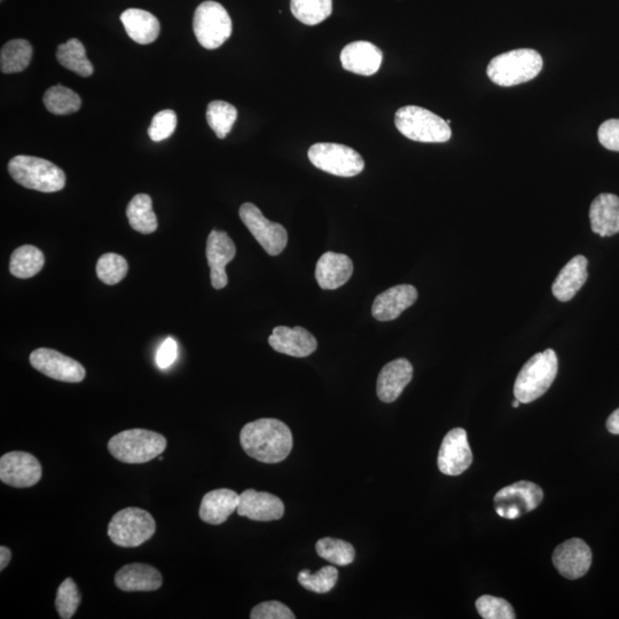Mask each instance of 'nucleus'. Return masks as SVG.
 <instances>
[{"label": "nucleus", "instance_id": "obj_1", "mask_svg": "<svg viewBox=\"0 0 619 619\" xmlns=\"http://www.w3.org/2000/svg\"><path fill=\"white\" fill-rule=\"evenodd\" d=\"M240 443L249 457L264 464H278L291 454L293 434L280 420L260 419L242 428Z\"/></svg>", "mask_w": 619, "mask_h": 619}, {"label": "nucleus", "instance_id": "obj_2", "mask_svg": "<svg viewBox=\"0 0 619 619\" xmlns=\"http://www.w3.org/2000/svg\"><path fill=\"white\" fill-rule=\"evenodd\" d=\"M558 356L552 349H547L531 357L517 375L514 396L521 404L537 401L551 388L558 375Z\"/></svg>", "mask_w": 619, "mask_h": 619}, {"label": "nucleus", "instance_id": "obj_3", "mask_svg": "<svg viewBox=\"0 0 619 619\" xmlns=\"http://www.w3.org/2000/svg\"><path fill=\"white\" fill-rule=\"evenodd\" d=\"M543 58L531 49L513 50L493 58L487 69L490 80L503 88L530 82L543 69Z\"/></svg>", "mask_w": 619, "mask_h": 619}, {"label": "nucleus", "instance_id": "obj_4", "mask_svg": "<svg viewBox=\"0 0 619 619\" xmlns=\"http://www.w3.org/2000/svg\"><path fill=\"white\" fill-rule=\"evenodd\" d=\"M167 449V438L146 429H129L108 442L112 456L124 464H145L161 456Z\"/></svg>", "mask_w": 619, "mask_h": 619}, {"label": "nucleus", "instance_id": "obj_5", "mask_svg": "<svg viewBox=\"0 0 619 619\" xmlns=\"http://www.w3.org/2000/svg\"><path fill=\"white\" fill-rule=\"evenodd\" d=\"M11 177L23 187L43 193L64 190L66 175L56 164L35 158V156L18 155L9 163Z\"/></svg>", "mask_w": 619, "mask_h": 619}, {"label": "nucleus", "instance_id": "obj_6", "mask_svg": "<svg viewBox=\"0 0 619 619\" xmlns=\"http://www.w3.org/2000/svg\"><path fill=\"white\" fill-rule=\"evenodd\" d=\"M395 125L403 136L419 143H446L452 137L448 122L418 106L399 108L395 115Z\"/></svg>", "mask_w": 619, "mask_h": 619}, {"label": "nucleus", "instance_id": "obj_7", "mask_svg": "<svg viewBox=\"0 0 619 619\" xmlns=\"http://www.w3.org/2000/svg\"><path fill=\"white\" fill-rule=\"evenodd\" d=\"M156 531L152 514L137 507H128L117 512L108 524V537L120 547L132 548L143 545Z\"/></svg>", "mask_w": 619, "mask_h": 619}, {"label": "nucleus", "instance_id": "obj_8", "mask_svg": "<svg viewBox=\"0 0 619 619\" xmlns=\"http://www.w3.org/2000/svg\"><path fill=\"white\" fill-rule=\"evenodd\" d=\"M193 29L201 46L216 50L231 37L232 20L221 4L208 0L195 11Z\"/></svg>", "mask_w": 619, "mask_h": 619}, {"label": "nucleus", "instance_id": "obj_9", "mask_svg": "<svg viewBox=\"0 0 619 619\" xmlns=\"http://www.w3.org/2000/svg\"><path fill=\"white\" fill-rule=\"evenodd\" d=\"M309 160L321 171L339 177H355L365 168L360 155L346 145L319 143L310 147Z\"/></svg>", "mask_w": 619, "mask_h": 619}, {"label": "nucleus", "instance_id": "obj_10", "mask_svg": "<svg viewBox=\"0 0 619 619\" xmlns=\"http://www.w3.org/2000/svg\"><path fill=\"white\" fill-rule=\"evenodd\" d=\"M544 492L537 484L522 481L501 489L495 496V508L500 517L516 520L542 504Z\"/></svg>", "mask_w": 619, "mask_h": 619}, {"label": "nucleus", "instance_id": "obj_11", "mask_svg": "<svg viewBox=\"0 0 619 619\" xmlns=\"http://www.w3.org/2000/svg\"><path fill=\"white\" fill-rule=\"evenodd\" d=\"M239 215L242 223L270 256H278L287 246L288 233L284 226L273 223L265 218L262 211L254 203H244Z\"/></svg>", "mask_w": 619, "mask_h": 619}, {"label": "nucleus", "instance_id": "obj_12", "mask_svg": "<svg viewBox=\"0 0 619 619\" xmlns=\"http://www.w3.org/2000/svg\"><path fill=\"white\" fill-rule=\"evenodd\" d=\"M42 475L41 462L28 452L13 451L4 454L0 459V481L10 487H34L41 481Z\"/></svg>", "mask_w": 619, "mask_h": 619}, {"label": "nucleus", "instance_id": "obj_13", "mask_svg": "<svg viewBox=\"0 0 619 619\" xmlns=\"http://www.w3.org/2000/svg\"><path fill=\"white\" fill-rule=\"evenodd\" d=\"M30 364L38 372L61 382H82L86 375L82 364L53 349L39 348L31 352Z\"/></svg>", "mask_w": 619, "mask_h": 619}, {"label": "nucleus", "instance_id": "obj_14", "mask_svg": "<svg viewBox=\"0 0 619 619\" xmlns=\"http://www.w3.org/2000/svg\"><path fill=\"white\" fill-rule=\"evenodd\" d=\"M473 453L470 450L465 429L456 428L446 434L438 452L437 465L444 475L459 476L472 465Z\"/></svg>", "mask_w": 619, "mask_h": 619}, {"label": "nucleus", "instance_id": "obj_15", "mask_svg": "<svg viewBox=\"0 0 619 619\" xmlns=\"http://www.w3.org/2000/svg\"><path fill=\"white\" fill-rule=\"evenodd\" d=\"M553 563L563 577L582 578L591 568V548L582 539H569L555 548Z\"/></svg>", "mask_w": 619, "mask_h": 619}, {"label": "nucleus", "instance_id": "obj_16", "mask_svg": "<svg viewBox=\"0 0 619 619\" xmlns=\"http://www.w3.org/2000/svg\"><path fill=\"white\" fill-rule=\"evenodd\" d=\"M207 260L210 268L211 285L215 289H223L229 284L226 265L234 260L237 254L233 240L229 234L222 231H211L207 240Z\"/></svg>", "mask_w": 619, "mask_h": 619}, {"label": "nucleus", "instance_id": "obj_17", "mask_svg": "<svg viewBox=\"0 0 619 619\" xmlns=\"http://www.w3.org/2000/svg\"><path fill=\"white\" fill-rule=\"evenodd\" d=\"M237 513L257 522L278 521L284 517L285 505L272 493L249 489L241 493Z\"/></svg>", "mask_w": 619, "mask_h": 619}, {"label": "nucleus", "instance_id": "obj_18", "mask_svg": "<svg viewBox=\"0 0 619 619\" xmlns=\"http://www.w3.org/2000/svg\"><path fill=\"white\" fill-rule=\"evenodd\" d=\"M269 343L272 349L280 352V354L296 358L308 357L318 348L315 336L300 326L294 328L278 326L274 328Z\"/></svg>", "mask_w": 619, "mask_h": 619}, {"label": "nucleus", "instance_id": "obj_19", "mask_svg": "<svg viewBox=\"0 0 619 619\" xmlns=\"http://www.w3.org/2000/svg\"><path fill=\"white\" fill-rule=\"evenodd\" d=\"M413 366L409 360L398 358L382 368L376 393L383 403H394L412 381Z\"/></svg>", "mask_w": 619, "mask_h": 619}, {"label": "nucleus", "instance_id": "obj_20", "mask_svg": "<svg viewBox=\"0 0 619 619\" xmlns=\"http://www.w3.org/2000/svg\"><path fill=\"white\" fill-rule=\"evenodd\" d=\"M418 300V291L412 285H398L376 296L372 315L379 321L397 319Z\"/></svg>", "mask_w": 619, "mask_h": 619}, {"label": "nucleus", "instance_id": "obj_21", "mask_svg": "<svg viewBox=\"0 0 619 619\" xmlns=\"http://www.w3.org/2000/svg\"><path fill=\"white\" fill-rule=\"evenodd\" d=\"M382 60V51L370 42L350 43L341 52L342 67L357 75L372 76L378 73Z\"/></svg>", "mask_w": 619, "mask_h": 619}, {"label": "nucleus", "instance_id": "obj_22", "mask_svg": "<svg viewBox=\"0 0 619 619\" xmlns=\"http://www.w3.org/2000/svg\"><path fill=\"white\" fill-rule=\"evenodd\" d=\"M115 585L124 592H151L161 589L160 571L150 564L132 563L122 567L115 575Z\"/></svg>", "mask_w": 619, "mask_h": 619}, {"label": "nucleus", "instance_id": "obj_23", "mask_svg": "<svg viewBox=\"0 0 619 619\" xmlns=\"http://www.w3.org/2000/svg\"><path fill=\"white\" fill-rule=\"evenodd\" d=\"M354 272V263L344 254L325 253L316 266V279L320 288L334 291L346 285Z\"/></svg>", "mask_w": 619, "mask_h": 619}, {"label": "nucleus", "instance_id": "obj_24", "mask_svg": "<svg viewBox=\"0 0 619 619\" xmlns=\"http://www.w3.org/2000/svg\"><path fill=\"white\" fill-rule=\"evenodd\" d=\"M240 495L230 489L210 491L203 497L200 506V519L211 526H219L238 509Z\"/></svg>", "mask_w": 619, "mask_h": 619}, {"label": "nucleus", "instance_id": "obj_25", "mask_svg": "<svg viewBox=\"0 0 619 619\" xmlns=\"http://www.w3.org/2000/svg\"><path fill=\"white\" fill-rule=\"evenodd\" d=\"M587 265H589L587 258L583 255H577L564 266L552 286L556 300L569 302L574 299L589 278Z\"/></svg>", "mask_w": 619, "mask_h": 619}, {"label": "nucleus", "instance_id": "obj_26", "mask_svg": "<svg viewBox=\"0 0 619 619\" xmlns=\"http://www.w3.org/2000/svg\"><path fill=\"white\" fill-rule=\"evenodd\" d=\"M592 231L600 237H611L619 233V198L615 194L603 193L595 198L590 208Z\"/></svg>", "mask_w": 619, "mask_h": 619}, {"label": "nucleus", "instance_id": "obj_27", "mask_svg": "<svg viewBox=\"0 0 619 619\" xmlns=\"http://www.w3.org/2000/svg\"><path fill=\"white\" fill-rule=\"evenodd\" d=\"M121 21L129 37L138 44H151L160 35V21L150 12L129 9L122 13Z\"/></svg>", "mask_w": 619, "mask_h": 619}, {"label": "nucleus", "instance_id": "obj_28", "mask_svg": "<svg viewBox=\"0 0 619 619\" xmlns=\"http://www.w3.org/2000/svg\"><path fill=\"white\" fill-rule=\"evenodd\" d=\"M127 216L133 230L152 234L158 230V218L153 211V201L150 195L137 194L130 201L127 208Z\"/></svg>", "mask_w": 619, "mask_h": 619}, {"label": "nucleus", "instance_id": "obj_29", "mask_svg": "<svg viewBox=\"0 0 619 619\" xmlns=\"http://www.w3.org/2000/svg\"><path fill=\"white\" fill-rule=\"evenodd\" d=\"M44 263L41 250L30 245L21 246L11 255L10 272L15 278H33L42 271Z\"/></svg>", "mask_w": 619, "mask_h": 619}, {"label": "nucleus", "instance_id": "obj_30", "mask_svg": "<svg viewBox=\"0 0 619 619\" xmlns=\"http://www.w3.org/2000/svg\"><path fill=\"white\" fill-rule=\"evenodd\" d=\"M33 59V46L26 39H14L3 46L0 68L4 74L21 73Z\"/></svg>", "mask_w": 619, "mask_h": 619}, {"label": "nucleus", "instance_id": "obj_31", "mask_svg": "<svg viewBox=\"0 0 619 619\" xmlns=\"http://www.w3.org/2000/svg\"><path fill=\"white\" fill-rule=\"evenodd\" d=\"M57 59L62 67L77 75L90 77L93 74V66L86 57L85 47L76 38L58 47Z\"/></svg>", "mask_w": 619, "mask_h": 619}, {"label": "nucleus", "instance_id": "obj_32", "mask_svg": "<svg viewBox=\"0 0 619 619\" xmlns=\"http://www.w3.org/2000/svg\"><path fill=\"white\" fill-rule=\"evenodd\" d=\"M44 105L47 111L54 115H70L80 111L82 100L80 96L66 86H52L44 94Z\"/></svg>", "mask_w": 619, "mask_h": 619}, {"label": "nucleus", "instance_id": "obj_33", "mask_svg": "<svg viewBox=\"0 0 619 619\" xmlns=\"http://www.w3.org/2000/svg\"><path fill=\"white\" fill-rule=\"evenodd\" d=\"M294 17L307 26H316L331 17L332 0H291Z\"/></svg>", "mask_w": 619, "mask_h": 619}, {"label": "nucleus", "instance_id": "obj_34", "mask_svg": "<svg viewBox=\"0 0 619 619\" xmlns=\"http://www.w3.org/2000/svg\"><path fill=\"white\" fill-rule=\"evenodd\" d=\"M207 122L219 139L229 135L235 121L238 119L237 108L225 101L216 100L207 108Z\"/></svg>", "mask_w": 619, "mask_h": 619}, {"label": "nucleus", "instance_id": "obj_35", "mask_svg": "<svg viewBox=\"0 0 619 619\" xmlns=\"http://www.w3.org/2000/svg\"><path fill=\"white\" fill-rule=\"evenodd\" d=\"M316 551L320 558L340 567L349 566L356 558L355 547L341 539H320L316 544Z\"/></svg>", "mask_w": 619, "mask_h": 619}, {"label": "nucleus", "instance_id": "obj_36", "mask_svg": "<svg viewBox=\"0 0 619 619\" xmlns=\"http://www.w3.org/2000/svg\"><path fill=\"white\" fill-rule=\"evenodd\" d=\"M129 265L119 254L107 253L101 256L97 263V276L100 281L109 286L120 284L127 276Z\"/></svg>", "mask_w": 619, "mask_h": 619}, {"label": "nucleus", "instance_id": "obj_37", "mask_svg": "<svg viewBox=\"0 0 619 619\" xmlns=\"http://www.w3.org/2000/svg\"><path fill=\"white\" fill-rule=\"evenodd\" d=\"M338 578V569L329 566L320 569L316 574H311L308 569L302 570L297 579L305 590L325 594L334 589Z\"/></svg>", "mask_w": 619, "mask_h": 619}, {"label": "nucleus", "instance_id": "obj_38", "mask_svg": "<svg viewBox=\"0 0 619 619\" xmlns=\"http://www.w3.org/2000/svg\"><path fill=\"white\" fill-rule=\"evenodd\" d=\"M81 593L72 578L65 579L59 586L56 598V608L62 619H70L81 605Z\"/></svg>", "mask_w": 619, "mask_h": 619}, {"label": "nucleus", "instance_id": "obj_39", "mask_svg": "<svg viewBox=\"0 0 619 619\" xmlns=\"http://www.w3.org/2000/svg\"><path fill=\"white\" fill-rule=\"evenodd\" d=\"M476 609L484 619H515L516 615L511 603L508 601L483 595L476 601Z\"/></svg>", "mask_w": 619, "mask_h": 619}, {"label": "nucleus", "instance_id": "obj_40", "mask_svg": "<svg viewBox=\"0 0 619 619\" xmlns=\"http://www.w3.org/2000/svg\"><path fill=\"white\" fill-rule=\"evenodd\" d=\"M177 122L176 113L171 109H166L154 116L151 127L148 129V136L155 143H160L172 136L177 128Z\"/></svg>", "mask_w": 619, "mask_h": 619}, {"label": "nucleus", "instance_id": "obj_41", "mask_svg": "<svg viewBox=\"0 0 619 619\" xmlns=\"http://www.w3.org/2000/svg\"><path fill=\"white\" fill-rule=\"evenodd\" d=\"M252 619H294L295 615L284 603L266 601L253 608L250 613Z\"/></svg>", "mask_w": 619, "mask_h": 619}, {"label": "nucleus", "instance_id": "obj_42", "mask_svg": "<svg viewBox=\"0 0 619 619\" xmlns=\"http://www.w3.org/2000/svg\"><path fill=\"white\" fill-rule=\"evenodd\" d=\"M600 144L609 151L619 153V120H608L600 125L598 131Z\"/></svg>", "mask_w": 619, "mask_h": 619}, {"label": "nucleus", "instance_id": "obj_43", "mask_svg": "<svg viewBox=\"0 0 619 619\" xmlns=\"http://www.w3.org/2000/svg\"><path fill=\"white\" fill-rule=\"evenodd\" d=\"M178 356V346L174 339H167L162 343L156 355V363L160 368H168L175 363Z\"/></svg>", "mask_w": 619, "mask_h": 619}, {"label": "nucleus", "instance_id": "obj_44", "mask_svg": "<svg viewBox=\"0 0 619 619\" xmlns=\"http://www.w3.org/2000/svg\"><path fill=\"white\" fill-rule=\"evenodd\" d=\"M608 432L614 435H619V409L611 413L607 420Z\"/></svg>", "mask_w": 619, "mask_h": 619}, {"label": "nucleus", "instance_id": "obj_45", "mask_svg": "<svg viewBox=\"0 0 619 619\" xmlns=\"http://www.w3.org/2000/svg\"><path fill=\"white\" fill-rule=\"evenodd\" d=\"M12 559V553L9 547H0V570H4Z\"/></svg>", "mask_w": 619, "mask_h": 619}, {"label": "nucleus", "instance_id": "obj_46", "mask_svg": "<svg viewBox=\"0 0 619 619\" xmlns=\"http://www.w3.org/2000/svg\"><path fill=\"white\" fill-rule=\"evenodd\" d=\"M521 404V402L519 401V399H515V401L513 402V407H515V409H517V407H519Z\"/></svg>", "mask_w": 619, "mask_h": 619}]
</instances>
